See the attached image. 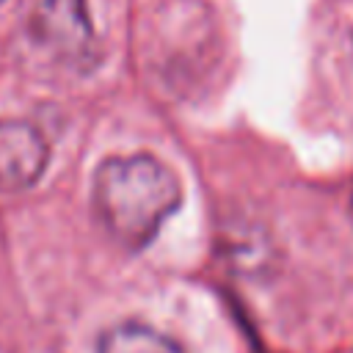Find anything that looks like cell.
<instances>
[{"instance_id": "obj_1", "label": "cell", "mask_w": 353, "mask_h": 353, "mask_svg": "<svg viewBox=\"0 0 353 353\" xmlns=\"http://www.w3.org/2000/svg\"><path fill=\"white\" fill-rule=\"evenodd\" d=\"M94 210L108 234L130 248H143L163 221L176 212L182 188L176 174L152 154L108 157L94 171Z\"/></svg>"}, {"instance_id": "obj_2", "label": "cell", "mask_w": 353, "mask_h": 353, "mask_svg": "<svg viewBox=\"0 0 353 353\" xmlns=\"http://www.w3.org/2000/svg\"><path fill=\"white\" fill-rule=\"evenodd\" d=\"M30 33L41 47L63 58L85 61L94 44L85 0H36L30 8Z\"/></svg>"}, {"instance_id": "obj_3", "label": "cell", "mask_w": 353, "mask_h": 353, "mask_svg": "<svg viewBox=\"0 0 353 353\" xmlns=\"http://www.w3.org/2000/svg\"><path fill=\"white\" fill-rule=\"evenodd\" d=\"M47 141L28 121H0V188L25 190L47 168Z\"/></svg>"}, {"instance_id": "obj_4", "label": "cell", "mask_w": 353, "mask_h": 353, "mask_svg": "<svg viewBox=\"0 0 353 353\" xmlns=\"http://www.w3.org/2000/svg\"><path fill=\"white\" fill-rule=\"evenodd\" d=\"M97 353H185V350L160 331L124 323L102 334Z\"/></svg>"}, {"instance_id": "obj_5", "label": "cell", "mask_w": 353, "mask_h": 353, "mask_svg": "<svg viewBox=\"0 0 353 353\" xmlns=\"http://www.w3.org/2000/svg\"><path fill=\"white\" fill-rule=\"evenodd\" d=\"M350 215H353V199H350Z\"/></svg>"}]
</instances>
